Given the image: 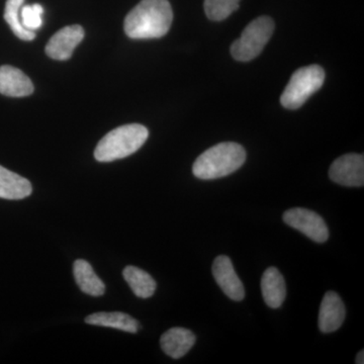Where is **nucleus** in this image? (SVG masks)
<instances>
[{"label":"nucleus","instance_id":"ddd939ff","mask_svg":"<svg viewBox=\"0 0 364 364\" xmlns=\"http://www.w3.org/2000/svg\"><path fill=\"white\" fill-rule=\"evenodd\" d=\"M261 291L265 303L270 308L277 309L284 304L287 296L286 282L277 268H267L263 273Z\"/></svg>","mask_w":364,"mask_h":364},{"label":"nucleus","instance_id":"39448f33","mask_svg":"<svg viewBox=\"0 0 364 364\" xmlns=\"http://www.w3.org/2000/svg\"><path fill=\"white\" fill-rule=\"evenodd\" d=\"M274 32V21L269 16H259L251 21L241 37L235 41L231 54L235 60L248 62L259 56Z\"/></svg>","mask_w":364,"mask_h":364},{"label":"nucleus","instance_id":"412c9836","mask_svg":"<svg viewBox=\"0 0 364 364\" xmlns=\"http://www.w3.org/2000/svg\"><path fill=\"white\" fill-rule=\"evenodd\" d=\"M356 363L358 364H363L364 363V351L361 350L358 354V358H356Z\"/></svg>","mask_w":364,"mask_h":364},{"label":"nucleus","instance_id":"9d476101","mask_svg":"<svg viewBox=\"0 0 364 364\" xmlns=\"http://www.w3.org/2000/svg\"><path fill=\"white\" fill-rule=\"evenodd\" d=\"M345 306L339 294L328 291L323 298L318 312V328L323 333L337 331L345 320Z\"/></svg>","mask_w":364,"mask_h":364},{"label":"nucleus","instance_id":"0eeeda50","mask_svg":"<svg viewBox=\"0 0 364 364\" xmlns=\"http://www.w3.org/2000/svg\"><path fill=\"white\" fill-rule=\"evenodd\" d=\"M329 176L332 181L348 188L364 186L363 155H343L335 160L330 167Z\"/></svg>","mask_w":364,"mask_h":364},{"label":"nucleus","instance_id":"4468645a","mask_svg":"<svg viewBox=\"0 0 364 364\" xmlns=\"http://www.w3.org/2000/svg\"><path fill=\"white\" fill-rule=\"evenodd\" d=\"M33 186L25 177L0 165V198L23 200L32 195Z\"/></svg>","mask_w":364,"mask_h":364},{"label":"nucleus","instance_id":"6e6552de","mask_svg":"<svg viewBox=\"0 0 364 364\" xmlns=\"http://www.w3.org/2000/svg\"><path fill=\"white\" fill-rule=\"evenodd\" d=\"M85 39V30L78 25L68 26L55 33L46 46V54L54 60H68Z\"/></svg>","mask_w":364,"mask_h":364},{"label":"nucleus","instance_id":"1a4fd4ad","mask_svg":"<svg viewBox=\"0 0 364 364\" xmlns=\"http://www.w3.org/2000/svg\"><path fill=\"white\" fill-rule=\"evenodd\" d=\"M213 275L218 286L227 296L235 301H241L245 296L243 284L235 272L233 263L226 255L215 258L212 267Z\"/></svg>","mask_w":364,"mask_h":364},{"label":"nucleus","instance_id":"f257e3e1","mask_svg":"<svg viewBox=\"0 0 364 364\" xmlns=\"http://www.w3.org/2000/svg\"><path fill=\"white\" fill-rule=\"evenodd\" d=\"M172 21L168 0H142L126 16L124 32L131 39H157L168 33Z\"/></svg>","mask_w":364,"mask_h":364},{"label":"nucleus","instance_id":"dca6fc26","mask_svg":"<svg viewBox=\"0 0 364 364\" xmlns=\"http://www.w3.org/2000/svg\"><path fill=\"white\" fill-rule=\"evenodd\" d=\"M85 323L100 327L114 328L129 333H136L140 329V324L136 318L122 312L95 313L86 317Z\"/></svg>","mask_w":364,"mask_h":364},{"label":"nucleus","instance_id":"7ed1b4c3","mask_svg":"<svg viewBox=\"0 0 364 364\" xmlns=\"http://www.w3.org/2000/svg\"><path fill=\"white\" fill-rule=\"evenodd\" d=\"M149 131L140 124H124L107 133L98 142L95 158L100 162L123 159L136 152L147 141Z\"/></svg>","mask_w":364,"mask_h":364},{"label":"nucleus","instance_id":"f8f14e48","mask_svg":"<svg viewBox=\"0 0 364 364\" xmlns=\"http://www.w3.org/2000/svg\"><path fill=\"white\" fill-rule=\"evenodd\" d=\"M196 343V335L186 328L174 327L162 335L160 339L162 350L171 358H183Z\"/></svg>","mask_w":364,"mask_h":364},{"label":"nucleus","instance_id":"6ab92c4d","mask_svg":"<svg viewBox=\"0 0 364 364\" xmlns=\"http://www.w3.org/2000/svg\"><path fill=\"white\" fill-rule=\"evenodd\" d=\"M239 2L240 0H205V16L210 21L226 20L238 9Z\"/></svg>","mask_w":364,"mask_h":364},{"label":"nucleus","instance_id":"a211bd4d","mask_svg":"<svg viewBox=\"0 0 364 364\" xmlns=\"http://www.w3.org/2000/svg\"><path fill=\"white\" fill-rule=\"evenodd\" d=\"M23 1L25 0H7L4 9V20L18 39L33 41L36 38V32L26 30L21 21V9Z\"/></svg>","mask_w":364,"mask_h":364},{"label":"nucleus","instance_id":"f03ea898","mask_svg":"<svg viewBox=\"0 0 364 364\" xmlns=\"http://www.w3.org/2000/svg\"><path fill=\"white\" fill-rule=\"evenodd\" d=\"M245 160L246 151L241 145L220 143L196 158L193 166V176L203 181L221 178L237 171Z\"/></svg>","mask_w":364,"mask_h":364},{"label":"nucleus","instance_id":"2eb2a0df","mask_svg":"<svg viewBox=\"0 0 364 364\" xmlns=\"http://www.w3.org/2000/svg\"><path fill=\"white\" fill-rule=\"evenodd\" d=\"M73 273L76 284L83 293L92 296H100L105 294V284L87 261L76 260L73 264Z\"/></svg>","mask_w":364,"mask_h":364},{"label":"nucleus","instance_id":"9b49d317","mask_svg":"<svg viewBox=\"0 0 364 364\" xmlns=\"http://www.w3.org/2000/svg\"><path fill=\"white\" fill-rule=\"evenodd\" d=\"M32 80L16 67H0V93L6 97H23L32 95Z\"/></svg>","mask_w":364,"mask_h":364},{"label":"nucleus","instance_id":"f3484780","mask_svg":"<svg viewBox=\"0 0 364 364\" xmlns=\"http://www.w3.org/2000/svg\"><path fill=\"white\" fill-rule=\"evenodd\" d=\"M123 277L138 298H150L156 291V282L149 273L144 272L140 268L129 265L124 268Z\"/></svg>","mask_w":364,"mask_h":364},{"label":"nucleus","instance_id":"aec40b11","mask_svg":"<svg viewBox=\"0 0 364 364\" xmlns=\"http://www.w3.org/2000/svg\"><path fill=\"white\" fill-rule=\"evenodd\" d=\"M44 9L41 4H32V6H21V21L26 30L36 32L43 25L42 14Z\"/></svg>","mask_w":364,"mask_h":364},{"label":"nucleus","instance_id":"423d86ee","mask_svg":"<svg viewBox=\"0 0 364 364\" xmlns=\"http://www.w3.org/2000/svg\"><path fill=\"white\" fill-rule=\"evenodd\" d=\"M284 221L317 243H324L329 238V230L323 218L317 213L303 208H294L284 214Z\"/></svg>","mask_w":364,"mask_h":364},{"label":"nucleus","instance_id":"20e7f679","mask_svg":"<svg viewBox=\"0 0 364 364\" xmlns=\"http://www.w3.org/2000/svg\"><path fill=\"white\" fill-rule=\"evenodd\" d=\"M325 81V71L318 65L301 67L287 83L280 102L287 109H298L314 93L317 92Z\"/></svg>","mask_w":364,"mask_h":364}]
</instances>
